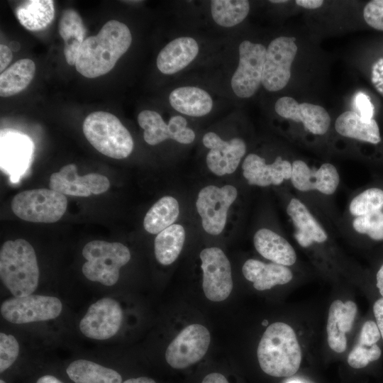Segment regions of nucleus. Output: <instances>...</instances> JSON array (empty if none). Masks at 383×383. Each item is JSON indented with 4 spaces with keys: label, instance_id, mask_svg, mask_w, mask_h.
<instances>
[{
    "label": "nucleus",
    "instance_id": "obj_9",
    "mask_svg": "<svg viewBox=\"0 0 383 383\" xmlns=\"http://www.w3.org/2000/svg\"><path fill=\"white\" fill-rule=\"evenodd\" d=\"M266 49L260 43L249 40L239 45V64L231 78V87L236 96H252L262 83Z\"/></svg>",
    "mask_w": 383,
    "mask_h": 383
},
{
    "label": "nucleus",
    "instance_id": "obj_27",
    "mask_svg": "<svg viewBox=\"0 0 383 383\" xmlns=\"http://www.w3.org/2000/svg\"><path fill=\"white\" fill-rule=\"evenodd\" d=\"M58 28L65 43V60L70 65H74L87 31L82 19L75 10L67 9L61 16Z\"/></svg>",
    "mask_w": 383,
    "mask_h": 383
},
{
    "label": "nucleus",
    "instance_id": "obj_52",
    "mask_svg": "<svg viewBox=\"0 0 383 383\" xmlns=\"http://www.w3.org/2000/svg\"><path fill=\"white\" fill-rule=\"evenodd\" d=\"M288 383H301V382H299L298 381H291V382H289Z\"/></svg>",
    "mask_w": 383,
    "mask_h": 383
},
{
    "label": "nucleus",
    "instance_id": "obj_6",
    "mask_svg": "<svg viewBox=\"0 0 383 383\" xmlns=\"http://www.w3.org/2000/svg\"><path fill=\"white\" fill-rule=\"evenodd\" d=\"M65 195L49 189H36L15 195L11 207L19 218L33 223H52L59 221L66 211Z\"/></svg>",
    "mask_w": 383,
    "mask_h": 383
},
{
    "label": "nucleus",
    "instance_id": "obj_23",
    "mask_svg": "<svg viewBox=\"0 0 383 383\" xmlns=\"http://www.w3.org/2000/svg\"><path fill=\"white\" fill-rule=\"evenodd\" d=\"M242 272L258 291L270 289L275 285L289 283L293 278L292 271L287 267L274 262L264 263L249 259L243 265Z\"/></svg>",
    "mask_w": 383,
    "mask_h": 383
},
{
    "label": "nucleus",
    "instance_id": "obj_3",
    "mask_svg": "<svg viewBox=\"0 0 383 383\" xmlns=\"http://www.w3.org/2000/svg\"><path fill=\"white\" fill-rule=\"evenodd\" d=\"M39 268L33 246L24 239L7 240L0 250V277L16 297L32 294L38 287Z\"/></svg>",
    "mask_w": 383,
    "mask_h": 383
},
{
    "label": "nucleus",
    "instance_id": "obj_29",
    "mask_svg": "<svg viewBox=\"0 0 383 383\" xmlns=\"http://www.w3.org/2000/svg\"><path fill=\"white\" fill-rule=\"evenodd\" d=\"M66 372L74 383H121L122 381L121 374L114 370L84 359L72 362Z\"/></svg>",
    "mask_w": 383,
    "mask_h": 383
},
{
    "label": "nucleus",
    "instance_id": "obj_2",
    "mask_svg": "<svg viewBox=\"0 0 383 383\" xmlns=\"http://www.w3.org/2000/svg\"><path fill=\"white\" fill-rule=\"evenodd\" d=\"M257 355L262 371L276 377L294 374L301 362V348L295 332L282 322L267 327L259 343Z\"/></svg>",
    "mask_w": 383,
    "mask_h": 383
},
{
    "label": "nucleus",
    "instance_id": "obj_12",
    "mask_svg": "<svg viewBox=\"0 0 383 383\" xmlns=\"http://www.w3.org/2000/svg\"><path fill=\"white\" fill-rule=\"evenodd\" d=\"M203 271L202 287L206 298L212 301L226 299L233 289L231 263L218 248L204 249L200 252Z\"/></svg>",
    "mask_w": 383,
    "mask_h": 383
},
{
    "label": "nucleus",
    "instance_id": "obj_4",
    "mask_svg": "<svg viewBox=\"0 0 383 383\" xmlns=\"http://www.w3.org/2000/svg\"><path fill=\"white\" fill-rule=\"evenodd\" d=\"M82 129L90 144L103 155L123 159L133 149L129 131L114 115L106 111H95L84 121Z\"/></svg>",
    "mask_w": 383,
    "mask_h": 383
},
{
    "label": "nucleus",
    "instance_id": "obj_39",
    "mask_svg": "<svg viewBox=\"0 0 383 383\" xmlns=\"http://www.w3.org/2000/svg\"><path fill=\"white\" fill-rule=\"evenodd\" d=\"M363 17L370 27L383 30V0L369 1L364 8Z\"/></svg>",
    "mask_w": 383,
    "mask_h": 383
},
{
    "label": "nucleus",
    "instance_id": "obj_10",
    "mask_svg": "<svg viewBox=\"0 0 383 383\" xmlns=\"http://www.w3.org/2000/svg\"><path fill=\"white\" fill-rule=\"evenodd\" d=\"M297 52L294 38L281 36L274 39L266 49L262 84L270 91H279L287 84L291 66Z\"/></svg>",
    "mask_w": 383,
    "mask_h": 383
},
{
    "label": "nucleus",
    "instance_id": "obj_18",
    "mask_svg": "<svg viewBox=\"0 0 383 383\" xmlns=\"http://www.w3.org/2000/svg\"><path fill=\"white\" fill-rule=\"evenodd\" d=\"M274 109L280 116L302 123L307 131L315 135L325 134L331 125L328 113L319 105L299 104L292 97L283 96L276 101Z\"/></svg>",
    "mask_w": 383,
    "mask_h": 383
},
{
    "label": "nucleus",
    "instance_id": "obj_25",
    "mask_svg": "<svg viewBox=\"0 0 383 383\" xmlns=\"http://www.w3.org/2000/svg\"><path fill=\"white\" fill-rule=\"evenodd\" d=\"M33 143L21 133H6L1 135V167L12 173H18L30 159Z\"/></svg>",
    "mask_w": 383,
    "mask_h": 383
},
{
    "label": "nucleus",
    "instance_id": "obj_21",
    "mask_svg": "<svg viewBox=\"0 0 383 383\" xmlns=\"http://www.w3.org/2000/svg\"><path fill=\"white\" fill-rule=\"evenodd\" d=\"M287 212L296 228L294 238L301 247L307 248L313 243L326 241V232L300 200L292 198L289 202Z\"/></svg>",
    "mask_w": 383,
    "mask_h": 383
},
{
    "label": "nucleus",
    "instance_id": "obj_48",
    "mask_svg": "<svg viewBox=\"0 0 383 383\" xmlns=\"http://www.w3.org/2000/svg\"><path fill=\"white\" fill-rule=\"evenodd\" d=\"M36 383H63V382L52 375L46 374L40 377L37 380Z\"/></svg>",
    "mask_w": 383,
    "mask_h": 383
},
{
    "label": "nucleus",
    "instance_id": "obj_24",
    "mask_svg": "<svg viewBox=\"0 0 383 383\" xmlns=\"http://www.w3.org/2000/svg\"><path fill=\"white\" fill-rule=\"evenodd\" d=\"M256 250L265 258L284 266L294 265L296 255L291 244L282 236L268 228L259 229L254 235Z\"/></svg>",
    "mask_w": 383,
    "mask_h": 383
},
{
    "label": "nucleus",
    "instance_id": "obj_17",
    "mask_svg": "<svg viewBox=\"0 0 383 383\" xmlns=\"http://www.w3.org/2000/svg\"><path fill=\"white\" fill-rule=\"evenodd\" d=\"M291 182L293 187L301 192L317 190L331 195L337 189L340 177L337 169L331 163L322 164L317 170H312L307 164L300 160L292 163Z\"/></svg>",
    "mask_w": 383,
    "mask_h": 383
},
{
    "label": "nucleus",
    "instance_id": "obj_19",
    "mask_svg": "<svg viewBox=\"0 0 383 383\" xmlns=\"http://www.w3.org/2000/svg\"><path fill=\"white\" fill-rule=\"evenodd\" d=\"M242 168L243 175L248 184L259 187L279 185L284 180L291 179L292 174V163L281 156L268 165L264 158L250 153L245 158Z\"/></svg>",
    "mask_w": 383,
    "mask_h": 383
},
{
    "label": "nucleus",
    "instance_id": "obj_8",
    "mask_svg": "<svg viewBox=\"0 0 383 383\" xmlns=\"http://www.w3.org/2000/svg\"><path fill=\"white\" fill-rule=\"evenodd\" d=\"M237 195L236 188L230 184L221 188L209 185L200 190L196 206L206 233L213 235L221 233L226 223L228 211Z\"/></svg>",
    "mask_w": 383,
    "mask_h": 383
},
{
    "label": "nucleus",
    "instance_id": "obj_30",
    "mask_svg": "<svg viewBox=\"0 0 383 383\" xmlns=\"http://www.w3.org/2000/svg\"><path fill=\"white\" fill-rule=\"evenodd\" d=\"M16 16L26 29L31 31L43 30L54 18V2L52 0L23 1L16 9Z\"/></svg>",
    "mask_w": 383,
    "mask_h": 383
},
{
    "label": "nucleus",
    "instance_id": "obj_13",
    "mask_svg": "<svg viewBox=\"0 0 383 383\" xmlns=\"http://www.w3.org/2000/svg\"><path fill=\"white\" fill-rule=\"evenodd\" d=\"M123 311L119 303L105 297L92 304L79 323L84 335L94 340H106L119 331Z\"/></svg>",
    "mask_w": 383,
    "mask_h": 383
},
{
    "label": "nucleus",
    "instance_id": "obj_37",
    "mask_svg": "<svg viewBox=\"0 0 383 383\" xmlns=\"http://www.w3.org/2000/svg\"><path fill=\"white\" fill-rule=\"evenodd\" d=\"M381 355L382 350L377 344L369 346L357 343L349 353L348 362L353 368L360 369L379 359Z\"/></svg>",
    "mask_w": 383,
    "mask_h": 383
},
{
    "label": "nucleus",
    "instance_id": "obj_43",
    "mask_svg": "<svg viewBox=\"0 0 383 383\" xmlns=\"http://www.w3.org/2000/svg\"><path fill=\"white\" fill-rule=\"evenodd\" d=\"M373 313L376 323L383 340V298L377 299L373 305Z\"/></svg>",
    "mask_w": 383,
    "mask_h": 383
},
{
    "label": "nucleus",
    "instance_id": "obj_40",
    "mask_svg": "<svg viewBox=\"0 0 383 383\" xmlns=\"http://www.w3.org/2000/svg\"><path fill=\"white\" fill-rule=\"evenodd\" d=\"M381 338V334L375 321H367L363 324L358 339L360 345H373L377 344Z\"/></svg>",
    "mask_w": 383,
    "mask_h": 383
},
{
    "label": "nucleus",
    "instance_id": "obj_33",
    "mask_svg": "<svg viewBox=\"0 0 383 383\" xmlns=\"http://www.w3.org/2000/svg\"><path fill=\"white\" fill-rule=\"evenodd\" d=\"M185 240V231L179 224H172L161 231L155 239V255L163 265L174 262L180 254Z\"/></svg>",
    "mask_w": 383,
    "mask_h": 383
},
{
    "label": "nucleus",
    "instance_id": "obj_47",
    "mask_svg": "<svg viewBox=\"0 0 383 383\" xmlns=\"http://www.w3.org/2000/svg\"><path fill=\"white\" fill-rule=\"evenodd\" d=\"M376 280H377V287L383 298V265L380 267L379 269L377 275H376Z\"/></svg>",
    "mask_w": 383,
    "mask_h": 383
},
{
    "label": "nucleus",
    "instance_id": "obj_49",
    "mask_svg": "<svg viewBox=\"0 0 383 383\" xmlns=\"http://www.w3.org/2000/svg\"><path fill=\"white\" fill-rule=\"evenodd\" d=\"M122 383H156L152 379L141 377L138 378H131L124 381Z\"/></svg>",
    "mask_w": 383,
    "mask_h": 383
},
{
    "label": "nucleus",
    "instance_id": "obj_44",
    "mask_svg": "<svg viewBox=\"0 0 383 383\" xmlns=\"http://www.w3.org/2000/svg\"><path fill=\"white\" fill-rule=\"evenodd\" d=\"M13 54L11 49L6 45H0V71L3 72L4 69L12 60Z\"/></svg>",
    "mask_w": 383,
    "mask_h": 383
},
{
    "label": "nucleus",
    "instance_id": "obj_51",
    "mask_svg": "<svg viewBox=\"0 0 383 383\" xmlns=\"http://www.w3.org/2000/svg\"><path fill=\"white\" fill-rule=\"evenodd\" d=\"M267 323H268V321H267V320H264V321H262V326H266L267 325Z\"/></svg>",
    "mask_w": 383,
    "mask_h": 383
},
{
    "label": "nucleus",
    "instance_id": "obj_35",
    "mask_svg": "<svg viewBox=\"0 0 383 383\" xmlns=\"http://www.w3.org/2000/svg\"><path fill=\"white\" fill-rule=\"evenodd\" d=\"M383 209V190L370 188L355 196L350 203L349 211L356 217L370 214Z\"/></svg>",
    "mask_w": 383,
    "mask_h": 383
},
{
    "label": "nucleus",
    "instance_id": "obj_42",
    "mask_svg": "<svg viewBox=\"0 0 383 383\" xmlns=\"http://www.w3.org/2000/svg\"><path fill=\"white\" fill-rule=\"evenodd\" d=\"M371 79L375 89L383 94V57L373 65Z\"/></svg>",
    "mask_w": 383,
    "mask_h": 383
},
{
    "label": "nucleus",
    "instance_id": "obj_16",
    "mask_svg": "<svg viewBox=\"0 0 383 383\" xmlns=\"http://www.w3.org/2000/svg\"><path fill=\"white\" fill-rule=\"evenodd\" d=\"M202 142L210 149L206 165L218 176L234 172L246 151V145L242 139L234 138L225 141L213 132L206 133Z\"/></svg>",
    "mask_w": 383,
    "mask_h": 383
},
{
    "label": "nucleus",
    "instance_id": "obj_34",
    "mask_svg": "<svg viewBox=\"0 0 383 383\" xmlns=\"http://www.w3.org/2000/svg\"><path fill=\"white\" fill-rule=\"evenodd\" d=\"M250 4L246 0H213L211 11L213 21L223 27H232L248 16Z\"/></svg>",
    "mask_w": 383,
    "mask_h": 383
},
{
    "label": "nucleus",
    "instance_id": "obj_45",
    "mask_svg": "<svg viewBox=\"0 0 383 383\" xmlns=\"http://www.w3.org/2000/svg\"><path fill=\"white\" fill-rule=\"evenodd\" d=\"M201 383H228V382L223 374L214 372L206 375Z\"/></svg>",
    "mask_w": 383,
    "mask_h": 383
},
{
    "label": "nucleus",
    "instance_id": "obj_36",
    "mask_svg": "<svg viewBox=\"0 0 383 383\" xmlns=\"http://www.w3.org/2000/svg\"><path fill=\"white\" fill-rule=\"evenodd\" d=\"M353 228L357 233L366 234L372 240H382L383 211L356 217L353 221Z\"/></svg>",
    "mask_w": 383,
    "mask_h": 383
},
{
    "label": "nucleus",
    "instance_id": "obj_5",
    "mask_svg": "<svg viewBox=\"0 0 383 383\" xmlns=\"http://www.w3.org/2000/svg\"><path fill=\"white\" fill-rule=\"evenodd\" d=\"M82 256L87 260L82 267L84 277L110 287L118 282L120 269L129 262L131 252L121 243L92 240L84 246Z\"/></svg>",
    "mask_w": 383,
    "mask_h": 383
},
{
    "label": "nucleus",
    "instance_id": "obj_7",
    "mask_svg": "<svg viewBox=\"0 0 383 383\" xmlns=\"http://www.w3.org/2000/svg\"><path fill=\"white\" fill-rule=\"evenodd\" d=\"M62 309V302L57 297L30 294L4 301L0 311L7 321L23 324L56 318Z\"/></svg>",
    "mask_w": 383,
    "mask_h": 383
},
{
    "label": "nucleus",
    "instance_id": "obj_28",
    "mask_svg": "<svg viewBox=\"0 0 383 383\" xmlns=\"http://www.w3.org/2000/svg\"><path fill=\"white\" fill-rule=\"evenodd\" d=\"M335 128L344 137L372 144H377L381 140L376 121L373 118L365 121L355 111H348L341 113L335 121Z\"/></svg>",
    "mask_w": 383,
    "mask_h": 383
},
{
    "label": "nucleus",
    "instance_id": "obj_31",
    "mask_svg": "<svg viewBox=\"0 0 383 383\" xmlns=\"http://www.w3.org/2000/svg\"><path fill=\"white\" fill-rule=\"evenodd\" d=\"M35 72L34 62L28 58L16 61L0 75V96L8 97L25 89Z\"/></svg>",
    "mask_w": 383,
    "mask_h": 383
},
{
    "label": "nucleus",
    "instance_id": "obj_46",
    "mask_svg": "<svg viewBox=\"0 0 383 383\" xmlns=\"http://www.w3.org/2000/svg\"><path fill=\"white\" fill-rule=\"evenodd\" d=\"M295 3L301 7L309 9H314L319 8L322 6L323 4V1L322 0H296L295 1Z\"/></svg>",
    "mask_w": 383,
    "mask_h": 383
},
{
    "label": "nucleus",
    "instance_id": "obj_38",
    "mask_svg": "<svg viewBox=\"0 0 383 383\" xmlns=\"http://www.w3.org/2000/svg\"><path fill=\"white\" fill-rule=\"evenodd\" d=\"M19 354V344L16 338L4 333H0V372L9 369Z\"/></svg>",
    "mask_w": 383,
    "mask_h": 383
},
{
    "label": "nucleus",
    "instance_id": "obj_26",
    "mask_svg": "<svg viewBox=\"0 0 383 383\" xmlns=\"http://www.w3.org/2000/svg\"><path fill=\"white\" fill-rule=\"evenodd\" d=\"M169 101L176 111L191 116L206 115L213 106L212 99L208 92L194 87L174 89L169 96Z\"/></svg>",
    "mask_w": 383,
    "mask_h": 383
},
{
    "label": "nucleus",
    "instance_id": "obj_15",
    "mask_svg": "<svg viewBox=\"0 0 383 383\" xmlns=\"http://www.w3.org/2000/svg\"><path fill=\"white\" fill-rule=\"evenodd\" d=\"M49 187L64 195L86 197L91 194L106 192L110 187V182L106 177L97 173L79 176L77 166L69 164L51 174Z\"/></svg>",
    "mask_w": 383,
    "mask_h": 383
},
{
    "label": "nucleus",
    "instance_id": "obj_53",
    "mask_svg": "<svg viewBox=\"0 0 383 383\" xmlns=\"http://www.w3.org/2000/svg\"><path fill=\"white\" fill-rule=\"evenodd\" d=\"M0 383H6V382L4 380L1 379V380H0Z\"/></svg>",
    "mask_w": 383,
    "mask_h": 383
},
{
    "label": "nucleus",
    "instance_id": "obj_50",
    "mask_svg": "<svg viewBox=\"0 0 383 383\" xmlns=\"http://www.w3.org/2000/svg\"><path fill=\"white\" fill-rule=\"evenodd\" d=\"M271 3H275V4H277V3H284V2H287V1H284V0H272V1H270Z\"/></svg>",
    "mask_w": 383,
    "mask_h": 383
},
{
    "label": "nucleus",
    "instance_id": "obj_20",
    "mask_svg": "<svg viewBox=\"0 0 383 383\" xmlns=\"http://www.w3.org/2000/svg\"><path fill=\"white\" fill-rule=\"evenodd\" d=\"M357 310L356 304L352 301L343 303L340 300H335L331 304L326 329L328 343L333 351L341 353L346 350L345 333L353 327Z\"/></svg>",
    "mask_w": 383,
    "mask_h": 383
},
{
    "label": "nucleus",
    "instance_id": "obj_32",
    "mask_svg": "<svg viewBox=\"0 0 383 383\" xmlns=\"http://www.w3.org/2000/svg\"><path fill=\"white\" fill-rule=\"evenodd\" d=\"M179 206L176 199L165 196L156 201L145 216L143 226L151 234H158L177 218Z\"/></svg>",
    "mask_w": 383,
    "mask_h": 383
},
{
    "label": "nucleus",
    "instance_id": "obj_22",
    "mask_svg": "<svg viewBox=\"0 0 383 383\" xmlns=\"http://www.w3.org/2000/svg\"><path fill=\"white\" fill-rule=\"evenodd\" d=\"M198 52L199 46L194 38H177L161 50L157 57V67L163 74H174L191 63Z\"/></svg>",
    "mask_w": 383,
    "mask_h": 383
},
{
    "label": "nucleus",
    "instance_id": "obj_1",
    "mask_svg": "<svg viewBox=\"0 0 383 383\" xmlns=\"http://www.w3.org/2000/svg\"><path fill=\"white\" fill-rule=\"evenodd\" d=\"M131 42L132 35L126 24L109 21L97 35L84 40L76 58L77 71L88 78L108 73L128 50Z\"/></svg>",
    "mask_w": 383,
    "mask_h": 383
},
{
    "label": "nucleus",
    "instance_id": "obj_14",
    "mask_svg": "<svg viewBox=\"0 0 383 383\" xmlns=\"http://www.w3.org/2000/svg\"><path fill=\"white\" fill-rule=\"evenodd\" d=\"M138 122L144 130L145 141L151 145H157L168 138L182 144H189L195 138L194 132L187 127V122L181 116L171 117L167 125L157 112L144 110L138 114Z\"/></svg>",
    "mask_w": 383,
    "mask_h": 383
},
{
    "label": "nucleus",
    "instance_id": "obj_11",
    "mask_svg": "<svg viewBox=\"0 0 383 383\" xmlns=\"http://www.w3.org/2000/svg\"><path fill=\"white\" fill-rule=\"evenodd\" d=\"M210 333L201 324L185 327L170 343L166 352L167 362L173 368H186L199 361L206 353Z\"/></svg>",
    "mask_w": 383,
    "mask_h": 383
},
{
    "label": "nucleus",
    "instance_id": "obj_41",
    "mask_svg": "<svg viewBox=\"0 0 383 383\" xmlns=\"http://www.w3.org/2000/svg\"><path fill=\"white\" fill-rule=\"evenodd\" d=\"M355 105L357 113L365 121H370L374 115V106L368 95L363 92H359L355 96Z\"/></svg>",
    "mask_w": 383,
    "mask_h": 383
}]
</instances>
